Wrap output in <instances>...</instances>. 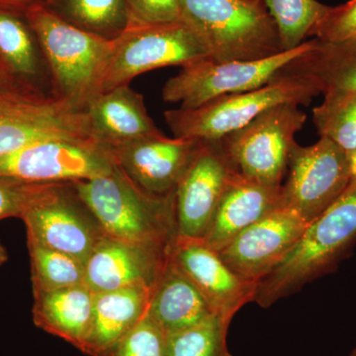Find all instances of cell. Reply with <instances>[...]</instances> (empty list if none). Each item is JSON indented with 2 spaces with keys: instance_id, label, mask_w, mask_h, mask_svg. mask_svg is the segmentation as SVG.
I'll return each mask as SVG.
<instances>
[{
  "instance_id": "obj_1",
  "label": "cell",
  "mask_w": 356,
  "mask_h": 356,
  "mask_svg": "<svg viewBox=\"0 0 356 356\" xmlns=\"http://www.w3.org/2000/svg\"><path fill=\"white\" fill-rule=\"evenodd\" d=\"M25 15L50 70L51 95L84 110L98 93L116 40L70 24L42 2L28 6Z\"/></svg>"
},
{
  "instance_id": "obj_2",
  "label": "cell",
  "mask_w": 356,
  "mask_h": 356,
  "mask_svg": "<svg viewBox=\"0 0 356 356\" xmlns=\"http://www.w3.org/2000/svg\"><path fill=\"white\" fill-rule=\"evenodd\" d=\"M356 243V182L306 227L280 266L259 281L254 302L269 308L332 273Z\"/></svg>"
},
{
  "instance_id": "obj_3",
  "label": "cell",
  "mask_w": 356,
  "mask_h": 356,
  "mask_svg": "<svg viewBox=\"0 0 356 356\" xmlns=\"http://www.w3.org/2000/svg\"><path fill=\"white\" fill-rule=\"evenodd\" d=\"M81 200L111 238L139 245L170 247L177 236L175 192L147 193L118 168L103 177L74 182Z\"/></svg>"
},
{
  "instance_id": "obj_4",
  "label": "cell",
  "mask_w": 356,
  "mask_h": 356,
  "mask_svg": "<svg viewBox=\"0 0 356 356\" xmlns=\"http://www.w3.org/2000/svg\"><path fill=\"white\" fill-rule=\"evenodd\" d=\"M180 19L216 62L261 60L284 51L264 0H181Z\"/></svg>"
},
{
  "instance_id": "obj_5",
  "label": "cell",
  "mask_w": 356,
  "mask_h": 356,
  "mask_svg": "<svg viewBox=\"0 0 356 356\" xmlns=\"http://www.w3.org/2000/svg\"><path fill=\"white\" fill-rule=\"evenodd\" d=\"M318 95L310 79L280 74L254 90L220 96L193 109L168 110L165 118L175 137L215 142L245 127L267 109L284 103L308 106Z\"/></svg>"
},
{
  "instance_id": "obj_6",
  "label": "cell",
  "mask_w": 356,
  "mask_h": 356,
  "mask_svg": "<svg viewBox=\"0 0 356 356\" xmlns=\"http://www.w3.org/2000/svg\"><path fill=\"white\" fill-rule=\"evenodd\" d=\"M115 40L114 54L97 95L129 84L149 70L210 58L202 40L181 19L159 24L130 22Z\"/></svg>"
},
{
  "instance_id": "obj_7",
  "label": "cell",
  "mask_w": 356,
  "mask_h": 356,
  "mask_svg": "<svg viewBox=\"0 0 356 356\" xmlns=\"http://www.w3.org/2000/svg\"><path fill=\"white\" fill-rule=\"evenodd\" d=\"M314 39L278 55L255 60L216 62L196 60L166 81L163 102L180 103L179 108L193 109L220 97L254 90L270 83L282 70L313 48Z\"/></svg>"
},
{
  "instance_id": "obj_8",
  "label": "cell",
  "mask_w": 356,
  "mask_h": 356,
  "mask_svg": "<svg viewBox=\"0 0 356 356\" xmlns=\"http://www.w3.org/2000/svg\"><path fill=\"white\" fill-rule=\"evenodd\" d=\"M306 120L300 105L284 103L220 140L240 175L259 184L281 186L296 144L295 136Z\"/></svg>"
},
{
  "instance_id": "obj_9",
  "label": "cell",
  "mask_w": 356,
  "mask_h": 356,
  "mask_svg": "<svg viewBox=\"0 0 356 356\" xmlns=\"http://www.w3.org/2000/svg\"><path fill=\"white\" fill-rule=\"evenodd\" d=\"M89 137L86 111L72 103L26 83L0 90V156L49 138Z\"/></svg>"
},
{
  "instance_id": "obj_10",
  "label": "cell",
  "mask_w": 356,
  "mask_h": 356,
  "mask_svg": "<svg viewBox=\"0 0 356 356\" xmlns=\"http://www.w3.org/2000/svg\"><path fill=\"white\" fill-rule=\"evenodd\" d=\"M116 168L111 147L95 138H49L0 156V177L38 184L77 182Z\"/></svg>"
},
{
  "instance_id": "obj_11",
  "label": "cell",
  "mask_w": 356,
  "mask_h": 356,
  "mask_svg": "<svg viewBox=\"0 0 356 356\" xmlns=\"http://www.w3.org/2000/svg\"><path fill=\"white\" fill-rule=\"evenodd\" d=\"M281 206L310 224L336 202L351 182L350 156L331 140L321 137L303 147L295 144L288 163Z\"/></svg>"
},
{
  "instance_id": "obj_12",
  "label": "cell",
  "mask_w": 356,
  "mask_h": 356,
  "mask_svg": "<svg viewBox=\"0 0 356 356\" xmlns=\"http://www.w3.org/2000/svg\"><path fill=\"white\" fill-rule=\"evenodd\" d=\"M236 172L221 140L201 142L175 191L177 236L202 240L225 189Z\"/></svg>"
},
{
  "instance_id": "obj_13",
  "label": "cell",
  "mask_w": 356,
  "mask_h": 356,
  "mask_svg": "<svg viewBox=\"0 0 356 356\" xmlns=\"http://www.w3.org/2000/svg\"><path fill=\"white\" fill-rule=\"evenodd\" d=\"M21 220L25 224L27 241L76 257L84 266L106 236L77 195L74 182L28 210Z\"/></svg>"
},
{
  "instance_id": "obj_14",
  "label": "cell",
  "mask_w": 356,
  "mask_h": 356,
  "mask_svg": "<svg viewBox=\"0 0 356 356\" xmlns=\"http://www.w3.org/2000/svg\"><path fill=\"white\" fill-rule=\"evenodd\" d=\"M307 226L294 211L280 206L218 252L232 270L259 283L284 261Z\"/></svg>"
},
{
  "instance_id": "obj_15",
  "label": "cell",
  "mask_w": 356,
  "mask_h": 356,
  "mask_svg": "<svg viewBox=\"0 0 356 356\" xmlns=\"http://www.w3.org/2000/svg\"><path fill=\"white\" fill-rule=\"evenodd\" d=\"M200 145V140L168 138L161 133L111 149L117 168L133 184L152 195L165 196L175 191Z\"/></svg>"
},
{
  "instance_id": "obj_16",
  "label": "cell",
  "mask_w": 356,
  "mask_h": 356,
  "mask_svg": "<svg viewBox=\"0 0 356 356\" xmlns=\"http://www.w3.org/2000/svg\"><path fill=\"white\" fill-rule=\"evenodd\" d=\"M168 257L195 285L218 315L232 318L250 302H254L259 283L236 274L219 252L202 240L177 236Z\"/></svg>"
},
{
  "instance_id": "obj_17",
  "label": "cell",
  "mask_w": 356,
  "mask_h": 356,
  "mask_svg": "<svg viewBox=\"0 0 356 356\" xmlns=\"http://www.w3.org/2000/svg\"><path fill=\"white\" fill-rule=\"evenodd\" d=\"M170 248L139 245L105 236L86 262L84 284L95 293L122 288H154Z\"/></svg>"
},
{
  "instance_id": "obj_18",
  "label": "cell",
  "mask_w": 356,
  "mask_h": 356,
  "mask_svg": "<svg viewBox=\"0 0 356 356\" xmlns=\"http://www.w3.org/2000/svg\"><path fill=\"white\" fill-rule=\"evenodd\" d=\"M281 186L259 184L238 172L234 173L206 229L203 242L220 252L243 229L280 207Z\"/></svg>"
},
{
  "instance_id": "obj_19",
  "label": "cell",
  "mask_w": 356,
  "mask_h": 356,
  "mask_svg": "<svg viewBox=\"0 0 356 356\" xmlns=\"http://www.w3.org/2000/svg\"><path fill=\"white\" fill-rule=\"evenodd\" d=\"M84 111L93 136L110 147L163 133L147 114L143 95L129 84L93 96Z\"/></svg>"
},
{
  "instance_id": "obj_20",
  "label": "cell",
  "mask_w": 356,
  "mask_h": 356,
  "mask_svg": "<svg viewBox=\"0 0 356 356\" xmlns=\"http://www.w3.org/2000/svg\"><path fill=\"white\" fill-rule=\"evenodd\" d=\"M33 295L35 325L83 353L92 324L95 293L81 284L53 291H33Z\"/></svg>"
},
{
  "instance_id": "obj_21",
  "label": "cell",
  "mask_w": 356,
  "mask_h": 356,
  "mask_svg": "<svg viewBox=\"0 0 356 356\" xmlns=\"http://www.w3.org/2000/svg\"><path fill=\"white\" fill-rule=\"evenodd\" d=\"M153 288L137 286L95 293L92 324L84 355L103 356L144 317Z\"/></svg>"
},
{
  "instance_id": "obj_22",
  "label": "cell",
  "mask_w": 356,
  "mask_h": 356,
  "mask_svg": "<svg viewBox=\"0 0 356 356\" xmlns=\"http://www.w3.org/2000/svg\"><path fill=\"white\" fill-rule=\"evenodd\" d=\"M147 313L166 334L187 329L211 316L218 315L170 257L154 284Z\"/></svg>"
},
{
  "instance_id": "obj_23",
  "label": "cell",
  "mask_w": 356,
  "mask_h": 356,
  "mask_svg": "<svg viewBox=\"0 0 356 356\" xmlns=\"http://www.w3.org/2000/svg\"><path fill=\"white\" fill-rule=\"evenodd\" d=\"M281 74H299L316 84L322 95H356V40L323 42L314 39L308 53Z\"/></svg>"
},
{
  "instance_id": "obj_24",
  "label": "cell",
  "mask_w": 356,
  "mask_h": 356,
  "mask_svg": "<svg viewBox=\"0 0 356 356\" xmlns=\"http://www.w3.org/2000/svg\"><path fill=\"white\" fill-rule=\"evenodd\" d=\"M44 6L84 31L115 40L130 24L126 0H46Z\"/></svg>"
},
{
  "instance_id": "obj_25",
  "label": "cell",
  "mask_w": 356,
  "mask_h": 356,
  "mask_svg": "<svg viewBox=\"0 0 356 356\" xmlns=\"http://www.w3.org/2000/svg\"><path fill=\"white\" fill-rule=\"evenodd\" d=\"M33 291H53L84 284L86 266L76 257L27 241Z\"/></svg>"
},
{
  "instance_id": "obj_26",
  "label": "cell",
  "mask_w": 356,
  "mask_h": 356,
  "mask_svg": "<svg viewBox=\"0 0 356 356\" xmlns=\"http://www.w3.org/2000/svg\"><path fill=\"white\" fill-rule=\"evenodd\" d=\"M30 30L13 14L0 9V58L18 79L34 86L32 81L41 72V63Z\"/></svg>"
},
{
  "instance_id": "obj_27",
  "label": "cell",
  "mask_w": 356,
  "mask_h": 356,
  "mask_svg": "<svg viewBox=\"0 0 356 356\" xmlns=\"http://www.w3.org/2000/svg\"><path fill=\"white\" fill-rule=\"evenodd\" d=\"M264 3L277 26L284 51L303 44L331 7L317 0H264Z\"/></svg>"
},
{
  "instance_id": "obj_28",
  "label": "cell",
  "mask_w": 356,
  "mask_h": 356,
  "mask_svg": "<svg viewBox=\"0 0 356 356\" xmlns=\"http://www.w3.org/2000/svg\"><path fill=\"white\" fill-rule=\"evenodd\" d=\"M232 318L213 315L197 325L166 334L168 356H233L227 337Z\"/></svg>"
},
{
  "instance_id": "obj_29",
  "label": "cell",
  "mask_w": 356,
  "mask_h": 356,
  "mask_svg": "<svg viewBox=\"0 0 356 356\" xmlns=\"http://www.w3.org/2000/svg\"><path fill=\"white\" fill-rule=\"evenodd\" d=\"M313 109V121L320 137L334 142L350 156L356 151V95H324Z\"/></svg>"
},
{
  "instance_id": "obj_30",
  "label": "cell",
  "mask_w": 356,
  "mask_h": 356,
  "mask_svg": "<svg viewBox=\"0 0 356 356\" xmlns=\"http://www.w3.org/2000/svg\"><path fill=\"white\" fill-rule=\"evenodd\" d=\"M72 182L38 184L0 177V220L22 218L28 210L43 203Z\"/></svg>"
},
{
  "instance_id": "obj_31",
  "label": "cell",
  "mask_w": 356,
  "mask_h": 356,
  "mask_svg": "<svg viewBox=\"0 0 356 356\" xmlns=\"http://www.w3.org/2000/svg\"><path fill=\"white\" fill-rule=\"evenodd\" d=\"M103 356H168L166 334L147 313Z\"/></svg>"
},
{
  "instance_id": "obj_32",
  "label": "cell",
  "mask_w": 356,
  "mask_h": 356,
  "mask_svg": "<svg viewBox=\"0 0 356 356\" xmlns=\"http://www.w3.org/2000/svg\"><path fill=\"white\" fill-rule=\"evenodd\" d=\"M310 36L323 42L356 40V0H350L341 6L330 7Z\"/></svg>"
},
{
  "instance_id": "obj_33",
  "label": "cell",
  "mask_w": 356,
  "mask_h": 356,
  "mask_svg": "<svg viewBox=\"0 0 356 356\" xmlns=\"http://www.w3.org/2000/svg\"><path fill=\"white\" fill-rule=\"evenodd\" d=\"M130 22L144 24L175 22L181 16V0H126Z\"/></svg>"
},
{
  "instance_id": "obj_34",
  "label": "cell",
  "mask_w": 356,
  "mask_h": 356,
  "mask_svg": "<svg viewBox=\"0 0 356 356\" xmlns=\"http://www.w3.org/2000/svg\"><path fill=\"white\" fill-rule=\"evenodd\" d=\"M22 83H25V81L18 79V77L13 74V70L9 69L8 65H7L3 60H0V90L11 88V86Z\"/></svg>"
},
{
  "instance_id": "obj_35",
  "label": "cell",
  "mask_w": 356,
  "mask_h": 356,
  "mask_svg": "<svg viewBox=\"0 0 356 356\" xmlns=\"http://www.w3.org/2000/svg\"><path fill=\"white\" fill-rule=\"evenodd\" d=\"M351 182H356V151L350 156Z\"/></svg>"
},
{
  "instance_id": "obj_36",
  "label": "cell",
  "mask_w": 356,
  "mask_h": 356,
  "mask_svg": "<svg viewBox=\"0 0 356 356\" xmlns=\"http://www.w3.org/2000/svg\"><path fill=\"white\" fill-rule=\"evenodd\" d=\"M7 261H8V254H7L6 247L0 242V266L6 264Z\"/></svg>"
},
{
  "instance_id": "obj_37",
  "label": "cell",
  "mask_w": 356,
  "mask_h": 356,
  "mask_svg": "<svg viewBox=\"0 0 356 356\" xmlns=\"http://www.w3.org/2000/svg\"><path fill=\"white\" fill-rule=\"evenodd\" d=\"M3 3H21V2L26 1V0H0Z\"/></svg>"
},
{
  "instance_id": "obj_38",
  "label": "cell",
  "mask_w": 356,
  "mask_h": 356,
  "mask_svg": "<svg viewBox=\"0 0 356 356\" xmlns=\"http://www.w3.org/2000/svg\"><path fill=\"white\" fill-rule=\"evenodd\" d=\"M350 356H356V341L355 346H353V350L350 351Z\"/></svg>"
},
{
  "instance_id": "obj_39",
  "label": "cell",
  "mask_w": 356,
  "mask_h": 356,
  "mask_svg": "<svg viewBox=\"0 0 356 356\" xmlns=\"http://www.w3.org/2000/svg\"><path fill=\"white\" fill-rule=\"evenodd\" d=\"M0 60H2V58H0Z\"/></svg>"
}]
</instances>
